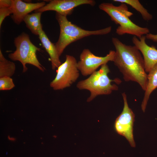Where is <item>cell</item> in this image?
Returning <instances> with one entry per match:
<instances>
[{"instance_id":"5bb4252c","label":"cell","mask_w":157,"mask_h":157,"mask_svg":"<svg viewBox=\"0 0 157 157\" xmlns=\"http://www.w3.org/2000/svg\"><path fill=\"white\" fill-rule=\"evenodd\" d=\"M42 13L41 12H35L31 14H28L24 17L23 19L26 27L33 34L35 35H38L39 30L40 28H42L40 22Z\"/></svg>"},{"instance_id":"4fadbf2b","label":"cell","mask_w":157,"mask_h":157,"mask_svg":"<svg viewBox=\"0 0 157 157\" xmlns=\"http://www.w3.org/2000/svg\"><path fill=\"white\" fill-rule=\"evenodd\" d=\"M157 88V64L149 72L148 74V83L143 100L141 104V108L144 112L149 96L152 92Z\"/></svg>"},{"instance_id":"44dd1931","label":"cell","mask_w":157,"mask_h":157,"mask_svg":"<svg viewBox=\"0 0 157 157\" xmlns=\"http://www.w3.org/2000/svg\"><path fill=\"white\" fill-rule=\"evenodd\" d=\"M8 139L11 141H14L16 140V138L13 137H10L9 135L8 136Z\"/></svg>"},{"instance_id":"8fae6325","label":"cell","mask_w":157,"mask_h":157,"mask_svg":"<svg viewBox=\"0 0 157 157\" xmlns=\"http://www.w3.org/2000/svg\"><path fill=\"white\" fill-rule=\"evenodd\" d=\"M11 8L13 15L11 16L14 22L19 24L29 13L45 6L44 1L35 3H27L20 0H12Z\"/></svg>"},{"instance_id":"d6986e66","label":"cell","mask_w":157,"mask_h":157,"mask_svg":"<svg viewBox=\"0 0 157 157\" xmlns=\"http://www.w3.org/2000/svg\"><path fill=\"white\" fill-rule=\"evenodd\" d=\"M12 3V0H0V8L10 7Z\"/></svg>"},{"instance_id":"277c9868","label":"cell","mask_w":157,"mask_h":157,"mask_svg":"<svg viewBox=\"0 0 157 157\" xmlns=\"http://www.w3.org/2000/svg\"><path fill=\"white\" fill-rule=\"evenodd\" d=\"M56 17L60 26V33L55 45L60 56L66 47L72 42L91 35L106 34L111 30V26L95 31L86 30L69 21L67 16L56 13Z\"/></svg>"},{"instance_id":"ffe728a7","label":"cell","mask_w":157,"mask_h":157,"mask_svg":"<svg viewBox=\"0 0 157 157\" xmlns=\"http://www.w3.org/2000/svg\"><path fill=\"white\" fill-rule=\"evenodd\" d=\"M146 39L150 40L153 42H157V34H154L149 33L145 35Z\"/></svg>"},{"instance_id":"ba28073f","label":"cell","mask_w":157,"mask_h":157,"mask_svg":"<svg viewBox=\"0 0 157 157\" xmlns=\"http://www.w3.org/2000/svg\"><path fill=\"white\" fill-rule=\"evenodd\" d=\"M115 51L110 50L105 56H96L88 49H83L77 62V67L82 75L85 76L90 75L101 65L110 61H113Z\"/></svg>"},{"instance_id":"5b68a950","label":"cell","mask_w":157,"mask_h":157,"mask_svg":"<svg viewBox=\"0 0 157 157\" xmlns=\"http://www.w3.org/2000/svg\"><path fill=\"white\" fill-rule=\"evenodd\" d=\"M14 44L16 50L9 54L8 57L13 61L18 60L21 63L23 72L27 70L26 65L27 64L33 65L42 71H44L45 68L39 62L36 54L37 51H40L41 50L32 43L28 35L22 33L15 38Z\"/></svg>"},{"instance_id":"ac0fdd59","label":"cell","mask_w":157,"mask_h":157,"mask_svg":"<svg viewBox=\"0 0 157 157\" xmlns=\"http://www.w3.org/2000/svg\"><path fill=\"white\" fill-rule=\"evenodd\" d=\"M11 14H12L11 7L0 8V27L5 18Z\"/></svg>"},{"instance_id":"7402d4cb","label":"cell","mask_w":157,"mask_h":157,"mask_svg":"<svg viewBox=\"0 0 157 157\" xmlns=\"http://www.w3.org/2000/svg\"><path fill=\"white\" fill-rule=\"evenodd\" d=\"M42 144H43V142H42Z\"/></svg>"},{"instance_id":"6da1fadb","label":"cell","mask_w":157,"mask_h":157,"mask_svg":"<svg viewBox=\"0 0 157 157\" xmlns=\"http://www.w3.org/2000/svg\"><path fill=\"white\" fill-rule=\"evenodd\" d=\"M112 41L115 49L113 62L122 74L125 81L137 82L145 91L148 74L139 51L135 46L125 44L117 38H113Z\"/></svg>"},{"instance_id":"603a6c76","label":"cell","mask_w":157,"mask_h":157,"mask_svg":"<svg viewBox=\"0 0 157 157\" xmlns=\"http://www.w3.org/2000/svg\"><path fill=\"white\" fill-rule=\"evenodd\" d=\"M41 138V139H42V138Z\"/></svg>"},{"instance_id":"7a4b0ae2","label":"cell","mask_w":157,"mask_h":157,"mask_svg":"<svg viewBox=\"0 0 157 157\" xmlns=\"http://www.w3.org/2000/svg\"><path fill=\"white\" fill-rule=\"evenodd\" d=\"M99 7L110 17L112 20L119 25L116 31L118 35L129 34L139 38L149 33L148 28L140 26L131 20L129 17L133 14L129 10L126 4L121 3L119 5L115 6L112 3H103Z\"/></svg>"},{"instance_id":"7c38bea8","label":"cell","mask_w":157,"mask_h":157,"mask_svg":"<svg viewBox=\"0 0 157 157\" xmlns=\"http://www.w3.org/2000/svg\"><path fill=\"white\" fill-rule=\"evenodd\" d=\"M39 38L42 45L49 55L51 63L52 69L55 70L61 64L59 56L55 44L49 40L46 33L40 28L38 31Z\"/></svg>"},{"instance_id":"52a82bcc","label":"cell","mask_w":157,"mask_h":157,"mask_svg":"<svg viewBox=\"0 0 157 157\" xmlns=\"http://www.w3.org/2000/svg\"><path fill=\"white\" fill-rule=\"evenodd\" d=\"M122 96L124 106L122 112L115 121L114 129L118 134L126 138L132 147H135V144L133 135V126L135 115L129 106L126 94L123 93Z\"/></svg>"},{"instance_id":"3957f363","label":"cell","mask_w":157,"mask_h":157,"mask_svg":"<svg viewBox=\"0 0 157 157\" xmlns=\"http://www.w3.org/2000/svg\"><path fill=\"white\" fill-rule=\"evenodd\" d=\"M110 71L107 64H104L98 70L94 72L87 78L77 83L76 87L78 89L88 90L90 92L87 102H90L98 95H108L118 89V87L112 82H114L119 84L121 81L119 78L110 79L108 75Z\"/></svg>"},{"instance_id":"2e32d148","label":"cell","mask_w":157,"mask_h":157,"mask_svg":"<svg viewBox=\"0 0 157 157\" xmlns=\"http://www.w3.org/2000/svg\"><path fill=\"white\" fill-rule=\"evenodd\" d=\"M113 1L124 3L131 6L141 15L143 19L145 21L151 20L152 15L148 11L138 0H114Z\"/></svg>"},{"instance_id":"8992f818","label":"cell","mask_w":157,"mask_h":157,"mask_svg":"<svg viewBox=\"0 0 157 157\" xmlns=\"http://www.w3.org/2000/svg\"><path fill=\"white\" fill-rule=\"evenodd\" d=\"M57 68L56 75L50 84L54 90H63L70 87L79 76L77 62L73 56L66 55L65 61Z\"/></svg>"},{"instance_id":"e0dca14e","label":"cell","mask_w":157,"mask_h":157,"mask_svg":"<svg viewBox=\"0 0 157 157\" xmlns=\"http://www.w3.org/2000/svg\"><path fill=\"white\" fill-rule=\"evenodd\" d=\"M15 87L13 79L10 77L5 76L0 78V90H9Z\"/></svg>"},{"instance_id":"9c48e42d","label":"cell","mask_w":157,"mask_h":157,"mask_svg":"<svg viewBox=\"0 0 157 157\" xmlns=\"http://www.w3.org/2000/svg\"><path fill=\"white\" fill-rule=\"evenodd\" d=\"M95 2L93 0H53L35 12L54 11L62 15L67 16L71 14L74 8L79 6L88 4L94 6Z\"/></svg>"},{"instance_id":"30bf717a","label":"cell","mask_w":157,"mask_h":157,"mask_svg":"<svg viewBox=\"0 0 157 157\" xmlns=\"http://www.w3.org/2000/svg\"><path fill=\"white\" fill-rule=\"evenodd\" d=\"M145 36L143 35L138 38L135 36L132 38L134 46L141 53L143 56L145 70L149 73L157 64V49L152 45L150 46L145 42Z\"/></svg>"},{"instance_id":"9a60e30c","label":"cell","mask_w":157,"mask_h":157,"mask_svg":"<svg viewBox=\"0 0 157 157\" xmlns=\"http://www.w3.org/2000/svg\"><path fill=\"white\" fill-rule=\"evenodd\" d=\"M16 67L13 62L8 60L0 50V78L5 76L11 77L15 73Z\"/></svg>"}]
</instances>
